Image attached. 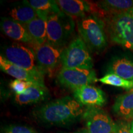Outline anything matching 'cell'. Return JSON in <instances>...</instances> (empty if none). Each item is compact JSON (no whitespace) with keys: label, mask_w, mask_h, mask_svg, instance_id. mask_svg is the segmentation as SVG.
<instances>
[{"label":"cell","mask_w":133,"mask_h":133,"mask_svg":"<svg viewBox=\"0 0 133 133\" xmlns=\"http://www.w3.org/2000/svg\"><path fill=\"white\" fill-rule=\"evenodd\" d=\"M85 110L75 98L67 96L43 105L35 112V116L46 123L65 124L83 116Z\"/></svg>","instance_id":"obj_1"},{"label":"cell","mask_w":133,"mask_h":133,"mask_svg":"<svg viewBox=\"0 0 133 133\" xmlns=\"http://www.w3.org/2000/svg\"><path fill=\"white\" fill-rule=\"evenodd\" d=\"M103 17L110 39L133 51V9Z\"/></svg>","instance_id":"obj_2"},{"label":"cell","mask_w":133,"mask_h":133,"mask_svg":"<svg viewBox=\"0 0 133 133\" xmlns=\"http://www.w3.org/2000/svg\"><path fill=\"white\" fill-rule=\"evenodd\" d=\"M61 64L67 69H92V58L82 38H75L62 50Z\"/></svg>","instance_id":"obj_3"},{"label":"cell","mask_w":133,"mask_h":133,"mask_svg":"<svg viewBox=\"0 0 133 133\" xmlns=\"http://www.w3.org/2000/svg\"><path fill=\"white\" fill-rule=\"evenodd\" d=\"M104 24L98 18L83 17L78 24V30L83 40L95 51H102L107 46V36Z\"/></svg>","instance_id":"obj_4"},{"label":"cell","mask_w":133,"mask_h":133,"mask_svg":"<svg viewBox=\"0 0 133 133\" xmlns=\"http://www.w3.org/2000/svg\"><path fill=\"white\" fill-rule=\"evenodd\" d=\"M74 23L70 17L62 12L48 16L47 19V41L59 48L63 46L72 33Z\"/></svg>","instance_id":"obj_5"},{"label":"cell","mask_w":133,"mask_h":133,"mask_svg":"<svg viewBox=\"0 0 133 133\" xmlns=\"http://www.w3.org/2000/svg\"><path fill=\"white\" fill-rule=\"evenodd\" d=\"M57 80L64 87L75 90L90 85L99 80L93 69H67L62 67L57 75Z\"/></svg>","instance_id":"obj_6"},{"label":"cell","mask_w":133,"mask_h":133,"mask_svg":"<svg viewBox=\"0 0 133 133\" xmlns=\"http://www.w3.org/2000/svg\"><path fill=\"white\" fill-rule=\"evenodd\" d=\"M83 118L89 133H114L115 123L100 107H88Z\"/></svg>","instance_id":"obj_7"},{"label":"cell","mask_w":133,"mask_h":133,"mask_svg":"<svg viewBox=\"0 0 133 133\" xmlns=\"http://www.w3.org/2000/svg\"><path fill=\"white\" fill-rule=\"evenodd\" d=\"M62 51L48 41L41 45L35 46V55L38 69L43 74H51L60 63Z\"/></svg>","instance_id":"obj_8"},{"label":"cell","mask_w":133,"mask_h":133,"mask_svg":"<svg viewBox=\"0 0 133 133\" xmlns=\"http://www.w3.org/2000/svg\"><path fill=\"white\" fill-rule=\"evenodd\" d=\"M9 62L30 71L39 70L35 65V52L19 43H14L5 49L3 56Z\"/></svg>","instance_id":"obj_9"},{"label":"cell","mask_w":133,"mask_h":133,"mask_svg":"<svg viewBox=\"0 0 133 133\" xmlns=\"http://www.w3.org/2000/svg\"><path fill=\"white\" fill-rule=\"evenodd\" d=\"M0 68L4 73L17 79L44 84V74L39 70L30 71L15 65L9 62L2 55L0 57Z\"/></svg>","instance_id":"obj_10"},{"label":"cell","mask_w":133,"mask_h":133,"mask_svg":"<svg viewBox=\"0 0 133 133\" xmlns=\"http://www.w3.org/2000/svg\"><path fill=\"white\" fill-rule=\"evenodd\" d=\"M74 98L83 106L100 107L105 104L104 92L99 88L88 85L74 91Z\"/></svg>","instance_id":"obj_11"},{"label":"cell","mask_w":133,"mask_h":133,"mask_svg":"<svg viewBox=\"0 0 133 133\" xmlns=\"http://www.w3.org/2000/svg\"><path fill=\"white\" fill-rule=\"evenodd\" d=\"M56 4L61 10L69 17H84L86 13H98L97 4L81 0H57Z\"/></svg>","instance_id":"obj_12"},{"label":"cell","mask_w":133,"mask_h":133,"mask_svg":"<svg viewBox=\"0 0 133 133\" xmlns=\"http://www.w3.org/2000/svg\"><path fill=\"white\" fill-rule=\"evenodd\" d=\"M48 17L47 15L38 14L35 19L24 25L34 46L41 45L47 41Z\"/></svg>","instance_id":"obj_13"},{"label":"cell","mask_w":133,"mask_h":133,"mask_svg":"<svg viewBox=\"0 0 133 133\" xmlns=\"http://www.w3.org/2000/svg\"><path fill=\"white\" fill-rule=\"evenodd\" d=\"M48 89L44 84H35L21 94H16L15 101L19 105L38 103L47 97Z\"/></svg>","instance_id":"obj_14"},{"label":"cell","mask_w":133,"mask_h":133,"mask_svg":"<svg viewBox=\"0 0 133 133\" xmlns=\"http://www.w3.org/2000/svg\"><path fill=\"white\" fill-rule=\"evenodd\" d=\"M1 29L6 35L14 40L23 43H31L25 26L14 20L3 19L1 22Z\"/></svg>","instance_id":"obj_15"},{"label":"cell","mask_w":133,"mask_h":133,"mask_svg":"<svg viewBox=\"0 0 133 133\" xmlns=\"http://www.w3.org/2000/svg\"><path fill=\"white\" fill-rule=\"evenodd\" d=\"M98 14L102 17L126 12L133 9L132 0H104L97 2Z\"/></svg>","instance_id":"obj_16"},{"label":"cell","mask_w":133,"mask_h":133,"mask_svg":"<svg viewBox=\"0 0 133 133\" xmlns=\"http://www.w3.org/2000/svg\"><path fill=\"white\" fill-rule=\"evenodd\" d=\"M116 115L123 118L133 116V91L119 96L116 98L112 107Z\"/></svg>","instance_id":"obj_17"},{"label":"cell","mask_w":133,"mask_h":133,"mask_svg":"<svg viewBox=\"0 0 133 133\" xmlns=\"http://www.w3.org/2000/svg\"><path fill=\"white\" fill-rule=\"evenodd\" d=\"M109 71L126 80L133 81V62L127 58H119L113 61Z\"/></svg>","instance_id":"obj_18"},{"label":"cell","mask_w":133,"mask_h":133,"mask_svg":"<svg viewBox=\"0 0 133 133\" xmlns=\"http://www.w3.org/2000/svg\"><path fill=\"white\" fill-rule=\"evenodd\" d=\"M9 15L12 20L25 25L35 19L38 13L33 8L25 4L13 8L10 11Z\"/></svg>","instance_id":"obj_19"},{"label":"cell","mask_w":133,"mask_h":133,"mask_svg":"<svg viewBox=\"0 0 133 133\" xmlns=\"http://www.w3.org/2000/svg\"><path fill=\"white\" fill-rule=\"evenodd\" d=\"M24 4L30 6L37 11L38 14L47 16L61 12L55 1L51 0H29L24 1Z\"/></svg>","instance_id":"obj_20"},{"label":"cell","mask_w":133,"mask_h":133,"mask_svg":"<svg viewBox=\"0 0 133 133\" xmlns=\"http://www.w3.org/2000/svg\"><path fill=\"white\" fill-rule=\"evenodd\" d=\"M98 81L103 84L123 88L126 90L131 91L133 89V81L126 80L119 76L111 73L106 74L102 78L99 79Z\"/></svg>","instance_id":"obj_21"},{"label":"cell","mask_w":133,"mask_h":133,"mask_svg":"<svg viewBox=\"0 0 133 133\" xmlns=\"http://www.w3.org/2000/svg\"><path fill=\"white\" fill-rule=\"evenodd\" d=\"M35 84L36 83L16 79L10 83V87L16 94H21L24 92L27 88Z\"/></svg>","instance_id":"obj_22"},{"label":"cell","mask_w":133,"mask_h":133,"mask_svg":"<svg viewBox=\"0 0 133 133\" xmlns=\"http://www.w3.org/2000/svg\"><path fill=\"white\" fill-rule=\"evenodd\" d=\"M4 133H37L35 130L29 126L11 125L4 129Z\"/></svg>","instance_id":"obj_23"},{"label":"cell","mask_w":133,"mask_h":133,"mask_svg":"<svg viewBox=\"0 0 133 133\" xmlns=\"http://www.w3.org/2000/svg\"><path fill=\"white\" fill-rule=\"evenodd\" d=\"M114 133H131L130 124L124 122H118L115 123Z\"/></svg>","instance_id":"obj_24"},{"label":"cell","mask_w":133,"mask_h":133,"mask_svg":"<svg viewBox=\"0 0 133 133\" xmlns=\"http://www.w3.org/2000/svg\"><path fill=\"white\" fill-rule=\"evenodd\" d=\"M69 133H89V132H88V130L86 128H84V129H79V130L77 131H75V132H69Z\"/></svg>","instance_id":"obj_25"},{"label":"cell","mask_w":133,"mask_h":133,"mask_svg":"<svg viewBox=\"0 0 133 133\" xmlns=\"http://www.w3.org/2000/svg\"><path fill=\"white\" fill-rule=\"evenodd\" d=\"M130 129L131 133H133V121L130 124Z\"/></svg>","instance_id":"obj_26"},{"label":"cell","mask_w":133,"mask_h":133,"mask_svg":"<svg viewBox=\"0 0 133 133\" xmlns=\"http://www.w3.org/2000/svg\"><path fill=\"white\" fill-rule=\"evenodd\" d=\"M131 91H133V89H132V90H131Z\"/></svg>","instance_id":"obj_27"},{"label":"cell","mask_w":133,"mask_h":133,"mask_svg":"<svg viewBox=\"0 0 133 133\" xmlns=\"http://www.w3.org/2000/svg\"><path fill=\"white\" fill-rule=\"evenodd\" d=\"M132 118H133V116H132Z\"/></svg>","instance_id":"obj_28"}]
</instances>
